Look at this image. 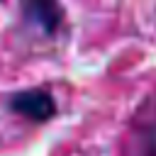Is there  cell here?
Returning a JSON list of instances; mask_svg holds the SVG:
<instances>
[{
	"mask_svg": "<svg viewBox=\"0 0 156 156\" xmlns=\"http://www.w3.org/2000/svg\"><path fill=\"white\" fill-rule=\"evenodd\" d=\"M10 110L29 122H46L56 112V100L49 90L41 88H27L10 95Z\"/></svg>",
	"mask_w": 156,
	"mask_h": 156,
	"instance_id": "1",
	"label": "cell"
},
{
	"mask_svg": "<svg viewBox=\"0 0 156 156\" xmlns=\"http://www.w3.org/2000/svg\"><path fill=\"white\" fill-rule=\"evenodd\" d=\"M20 7L24 20L39 27L44 34H54L63 22V10L58 0H20Z\"/></svg>",
	"mask_w": 156,
	"mask_h": 156,
	"instance_id": "2",
	"label": "cell"
}]
</instances>
